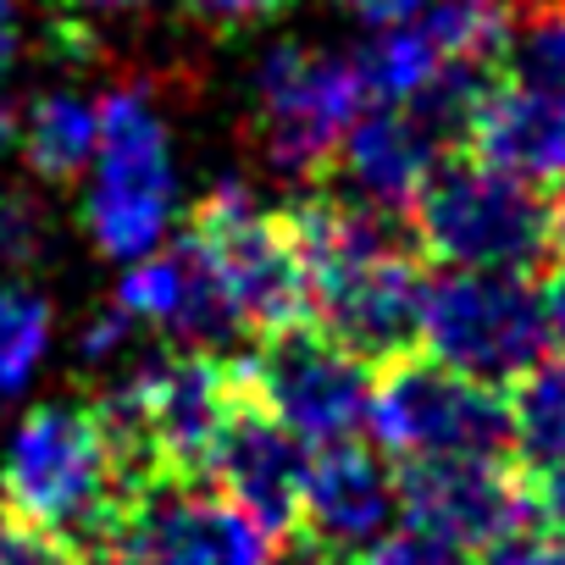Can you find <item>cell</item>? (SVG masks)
Returning a JSON list of instances; mask_svg holds the SVG:
<instances>
[{
  "mask_svg": "<svg viewBox=\"0 0 565 565\" xmlns=\"http://www.w3.org/2000/svg\"><path fill=\"white\" fill-rule=\"evenodd\" d=\"M399 515L405 526H422L433 537L471 548H493L537 521L532 477L521 455H433L405 460L399 471Z\"/></svg>",
  "mask_w": 565,
  "mask_h": 565,
  "instance_id": "11",
  "label": "cell"
},
{
  "mask_svg": "<svg viewBox=\"0 0 565 565\" xmlns=\"http://www.w3.org/2000/svg\"><path fill=\"white\" fill-rule=\"evenodd\" d=\"M366 427L399 460L433 455H515L510 388L477 383L427 350H405L372 372Z\"/></svg>",
  "mask_w": 565,
  "mask_h": 565,
  "instance_id": "5",
  "label": "cell"
},
{
  "mask_svg": "<svg viewBox=\"0 0 565 565\" xmlns=\"http://www.w3.org/2000/svg\"><path fill=\"white\" fill-rule=\"evenodd\" d=\"M128 333H134V317L111 300V306L84 328V361H117V355H122V344H128Z\"/></svg>",
  "mask_w": 565,
  "mask_h": 565,
  "instance_id": "27",
  "label": "cell"
},
{
  "mask_svg": "<svg viewBox=\"0 0 565 565\" xmlns=\"http://www.w3.org/2000/svg\"><path fill=\"white\" fill-rule=\"evenodd\" d=\"M361 106H366V84L355 56L277 45L255 73L249 145L282 178H317L333 167Z\"/></svg>",
  "mask_w": 565,
  "mask_h": 565,
  "instance_id": "6",
  "label": "cell"
},
{
  "mask_svg": "<svg viewBox=\"0 0 565 565\" xmlns=\"http://www.w3.org/2000/svg\"><path fill=\"white\" fill-rule=\"evenodd\" d=\"M355 67H361L372 106H411L449 62L438 56V45L422 23H394L366 51H355Z\"/></svg>",
  "mask_w": 565,
  "mask_h": 565,
  "instance_id": "18",
  "label": "cell"
},
{
  "mask_svg": "<svg viewBox=\"0 0 565 565\" xmlns=\"http://www.w3.org/2000/svg\"><path fill=\"white\" fill-rule=\"evenodd\" d=\"M289 7H295V0H189V12L205 29H255V23L282 18Z\"/></svg>",
  "mask_w": 565,
  "mask_h": 565,
  "instance_id": "26",
  "label": "cell"
},
{
  "mask_svg": "<svg viewBox=\"0 0 565 565\" xmlns=\"http://www.w3.org/2000/svg\"><path fill=\"white\" fill-rule=\"evenodd\" d=\"M255 399L306 444L355 438L372 411V361H361L350 344H339L328 328L289 322L260 333L255 355L244 361Z\"/></svg>",
  "mask_w": 565,
  "mask_h": 565,
  "instance_id": "9",
  "label": "cell"
},
{
  "mask_svg": "<svg viewBox=\"0 0 565 565\" xmlns=\"http://www.w3.org/2000/svg\"><path fill=\"white\" fill-rule=\"evenodd\" d=\"M51 344V306L29 282L0 277V399H12Z\"/></svg>",
  "mask_w": 565,
  "mask_h": 565,
  "instance_id": "20",
  "label": "cell"
},
{
  "mask_svg": "<svg viewBox=\"0 0 565 565\" xmlns=\"http://www.w3.org/2000/svg\"><path fill=\"white\" fill-rule=\"evenodd\" d=\"M282 222L306 266L311 322L372 366L405 355L422 333V295L433 277L411 216H388L377 205L322 189L289 200Z\"/></svg>",
  "mask_w": 565,
  "mask_h": 565,
  "instance_id": "1",
  "label": "cell"
},
{
  "mask_svg": "<svg viewBox=\"0 0 565 565\" xmlns=\"http://www.w3.org/2000/svg\"><path fill=\"white\" fill-rule=\"evenodd\" d=\"M271 565H361V559H355V548H339L317 532H295L289 543H277Z\"/></svg>",
  "mask_w": 565,
  "mask_h": 565,
  "instance_id": "28",
  "label": "cell"
},
{
  "mask_svg": "<svg viewBox=\"0 0 565 565\" xmlns=\"http://www.w3.org/2000/svg\"><path fill=\"white\" fill-rule=\"evenodd\" d=\"M399 515V471L361 444V438H333L311 449L306 471V532L339 543V548H372L383 532H394Z\"/></svg>",
  "mask_w": 565,
  "mask_h": 565,
  "instance_id": "14",
  "label": "cell"
},
{
  "mask_svg": "<svg viewBox=\"0 0 565 565\" xmlns=\"http://www.w3.org/2000/svg\"><path fill=\"white\" fill-rule=\"evenodd\" d=\"M51 227L34 200L23 194H0V277H23L29 266L45 260Z\"/></svg>",
  "mask_w": 565,
  "mask_h": 565,
  "instance_id": "23",
  "label": "cell"
},
{
  "mask_svg": "<svg viewBox=\"0 0 565 565\" xmlns=\"http://www.w3.org/2000/svg\"><path fill=\"white\" fill-rule=\"evenodd\" d=\"M504 67L565 100V0H532V7H521L515 45H510Z\"/></svg>",
  "mask_w": 565,
  "mask_h": 565,
  "instance_id": "21",
  "label": "cell"
},
{
  "mask_svg": "<svg viewBox=\"0 0 565 565\" xmlns=\"http://www.w3.org/2000/svg\"><path fill=\"white\" fill-rule=\"evenodd\" d=\"M548 260L565 266V189L548 200Z\"/></svg>",
  "mask_w": 565,
  "mask_h": 565,
  "instance_id": "32",
  "label": "cell"
},
{
  "mask_svg": "<svg viewBox=\"0 0 565 565\" xmlns=\"http://www.w3.org/2000/svg\"><path fill=\"white\" fill-rule=\"evenodd\" d=\"M526 477H532L537 521H543V526H554V532H565V460L537 466V471H526Z\"/></svg>",
  "mask_w": 565,
  "mask_h": 565,
  "instance_id": "29",
  "label": "cell"
},
{
  "mask_svg": "<svg viewBox=\"0 0 565 565\" xmlns=\"http://www.w3.org/2000/svg\"><path fill=\"white\" fill-rule=\"evenodd\" d=\"M145 482H156V471L111 427L100 399L34 405L12 427L7 460H0V504L73 537L95 559L106 554Z\"/></svg>",
  "mask_w": 565,
  "mask_h": 565,
  "instance_id": "2",
  "label": "cell"
},
{
  "mask_svg": "<svg viewBox=\"0 0 565 565\" xmlns=\"http://www.w3.org/2000/svg\"><path fill=\"white\" fill-rule=\"evenodd\" d=\"M482 565H565V532L554 526H526L482 554Z\"/></svg>",
  "mask_w": 565,
  "mask_h": 565,
  "instance_id": "25",
  "label": "cell"
},
{
  "mask_svg": "<svg viewBox=\"0 0 565 565\" xmlns=\"http://www.w3.org/2000/svg\"><path fill=\"white\" fill-rule=\"evenodd\" d=\"M183 233H194L211 266L222 271L244 317V333L260 339L271 328L311 317V289H306V266L289 238V222H282V211H266L244 183H216L194 205Z\"/></svg>",
  "mask_w": 565,
  "mask_h": 565,
  "instance_id": "8",
  "label": "cell"
},
{
  "mask_svg": "<svg viewBox=\"0 0 565 565\" xmlns=\"http://www.w3.org/2000/svg\"><path fill=\"white\" fill-rule=\"evenodd\" d=\"M411 227L433 266H493L532 271L548 260V200L537 183L455 150L411 205Z\"/></svg>",
  "mask_w": 565,
  "mask_h": 565,
  "instance_id": "3",
  "label": "cell"
},
{
  "mask_svg": "<svg viewBox=\"0 0 565 565\" xmlns=\"http://www.w3.org/2000/svg\"><path fill=\"white\" fill-rule=\"evenodd\" d=\"M12 51H18V0H0V73H7Z\"/></svg>",
  "mask_w": 565,
  "mask_h": 565,
  "instance_id": "33",
  "label": "cell"
},
{
  "mask_svg": "<svg viewBox=\"0 0 565 565\" xmlns=\"http://www.w3.org/2000/svg\"><path fill=\"white\" fill-rule=\"evenodd\" d=\"M361 565H471L460 543L449 537H433L422 526H399V532H383Z\"/></svg>",
  "mask_w": 565,
  "mask_h": 565,
  "instance_id": "24",
  "label": "cell"
},
{
  "mask_svg": "<svg viewBox=\"0 0 565 565\" xmlns=\"http://www.w3.org/2000/svg\"><path fill=\"white\" fill-rule=\"evenodd\" d=\"M344 7H350L361 23H372V29H394V23H411L427 0H344Z\"/></svg>",
  "mask_w": 565,
  "mask_h": 565,
  "instance_id": "30",
  "label": "cell"
},
{
  "mask_svg": "<svg viewBox=\"0 0 565 565\" xmlns=\"http://www.w3.org/2000/svg\"><path fill=\"white\" fill-rule=\"evenodd\" d=\"M416 344L477 383L510 388L548 355L554 328L543 311V289H532L526 271L449 266L427 277Z\"/></svg>",
  "mask_w": 565,
  "mask_h": 565,
  "instance_id": "4",
  "label": "cell"
},
{
  "mask_svg": "<svg viewBox=\"0 0 565 565\" xmlns=\"http://www.w3.org/2000/svg\"><path fill=\"white\" fill-rule=\"evenodd\" d=\"M100 150V100L73 89L40 95L23 117V156L45 183H73Z\"/></svg>",
  "mask_w": 565,
  "mask_h": 565,
  "instance_id": "17",
  "label": "cell"
},
{
  "mask_svg": "<svg viewBox=\"0 0 565 565\" xmlns=\"http://www.w3.org/2000/svg\"><path fill=\"white\" fill-rule=\"evenodd\" d=\"M306 471H311L306 438L282 427L249 388V399L238 405L205 466V482L227 493L277 548L295 532H306Z\"/></svg>",
  "mask_w": 565,
  "mask_h": 565,
  "instance_id": "12",
  "label": "cell"
},
{
  "mask_svg": "<svg viewBox=\"0 0 565 565\" xmlns=\"http://www.w3.org/2000/svg\"><path fill=\"white\" fill-rule=\"evenodd\" d=\"M117 306L134 322H145L189 350H216L244 333V317L227 295V282L194 233H183L178 244H167L150 260H134L117 289Z\"/></svg>",
  "mask_w": 565,
  "mask_h": 565,
  "instance_id": "13",
  "label": "cell"
},
{
  "mask_svg": "<svg viewBox=\"0 0 565 565\" xmlns=\"http://www.w3.org/2000/svg\"><path fill=\"white\" fill-rule=\"evenodd\" d=\"M466 150L526 183H565V100L499 73L471 117Z\"/></svg>",
  "mask_w": 565,
  "mask_h": 565,
  "instance_id": "16",
  "label": "cell"
},
{
  "mask_svg": "<svg viewBox=\"0 0 565 565\" xmlns=\"http://www.w3.org/2000/svg\"><path fill=\"white\" fill-rule=\"evenodd\" d=\"M0 565H100L89 548H78L73 537L23 521L18 510L0 504Z\"/></svg>",
  "mask_w": 565,
  "mask_h": 565,
  "instance_id": "22",
  "label": "cell"
},
{
  "mask_svg": "<svg viewBox=\"0 0 565 565\" xmlns=\"http://www.w3.org/2000/svg\"><path fill=\"white\" fill-rule=\"evenodd\" d=\"M18 134V111H12V100H7V84H0V145H7Z\"/></svg>",
  "mask_w": 565,
  "mask_h": 565,
  "instance_id": "34",
  "label": "cell"
},
{
  "mask_svg": "<svg viewBox=\"0 0 565 565\" xmlns=\"http://www.w3.org/2000/svg\"><path fill=\"white\" fill-rule=\"evenodd\" d=\"M444 156L449 150L405 106H372L344 134L333 167H339L350 200L377 205L388 216H411V205L422 200V189H427V178L438 172Z\"/></svg>",
  "mask_w": 565,
  "mask_h": 565,
  "instance_id": "15",
  "label": "cell"
},
{
  "mask_svg": "<svg viewBox=\"0 0 565 565\" xmlns=\"http://www.w3.org/2000/svg\"><path fill=\"white\" fill-rule=\"evenodd\" d=\"M515 455L526 471L565 460V355H543L521 383H510Z\"/></svg>",
  "mask_w": 565,
  "mask_h": 565,
  "instance_id": "19",
  "label": "cell"
},
{
  "mask_svg": "<svg viewBox=\"0 0 565 565\" xmlns=\"http://www.w3.org/2000/svg\"><path fill=\"white\" fill-rule=\"evenodd\" d=\"M84 216L100 255L111 260H139L167 233L172 145L145 84H122L100 100V150H95V183Z\"/></svg>",
  "mask_w": 565,
  "mask_h": 565,
  "instance_id": "7",
  "label": "cell"
},
{
  "mask_svg": "<svg viewBox=\"0 0 565 565\" xmlns=\"http://www.w3.org/2000/svg\"><path fill=\"white\" fill-rule=\"evenodd\" d=\"M543 311H548L554 339L565 344V266H554V271H548V282H543Z\"/></svg>",
  "mask_w": 565,
  "mask_h": 565,
  "instance_id": "31",
  "label": "cell"
},
{
  "mask_svg": "<svg viewBox=\"0 0 565 565\" xmlns=\"http://www.w3.org/2000/svg\"><path fill=\"white\" fill-rule=\"evenodd\" d=\"M100 565H271V537L211 482L156 477L128 504Z\"/></svg>",
  "mask_w": 565,
  "mask_h": 565,
  "instance_id": "10",
  "label": "cell"
},
{
  "mask_svg": "<svg viewBox=\"0 0 565 565\" xmlns=\"http://www.w3.org/2000/svg\"><path fill=\"white\" fill-rule=\"evenodd\" d=\"M526 7H532V0H526Z\"/></svg>",
  "mask_w": 565,
  "mask_h": 565,
  "instance_id": "36",
  "label": "cell"
},
{
  "mask_svg": "<svg viewBox=\"0 0 565 565\" xmlns=\"http://www.w3.org/2000/svg\"><path fill=\"white\" fill-rule=\"evenodd\" d=\"M78 7H95V12H134L145 0H78Z\"/></svg>",
  "mask_w": 565,
  "mask_h": 565,
  "instance_id": "35",
  "label": "cell"
}]
</instances>
